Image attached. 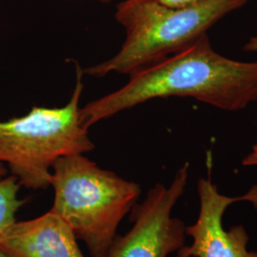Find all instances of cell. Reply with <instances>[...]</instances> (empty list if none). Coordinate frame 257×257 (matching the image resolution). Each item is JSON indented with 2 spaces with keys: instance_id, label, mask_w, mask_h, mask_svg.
Returning <instances> with one entry per match:
<instances>
[{
  "instance_id": "cell-1",
  "label": "cell",
  "mask_w": 257,
  "mask_h": 257,
  "mask_svg": "<svg viewBox=\"0 0 257 257\" xmlns=\"http://www.w3.org/2000/svg\"><path fill=\"white\" fill-rule=\"evenodd\" d=\"M128 76L118 90L80 108L86 128L155 98L193 97L228 111L244 110L257 101V61H237L218 54L207 34Z\"/></svg>"
},
{
  "instance_id": "cell-2",
  "label": "cell",
  "mask_w": 257,
  "mask_h": 257,
  "mask_svg": "<svg viewBox=\"0 0 257 257\" xmlns=\"http://www.w3.org/2000/svg\"><path fill=\"white\" fill-rule=\"evenodd\" d=\"M245 0H201L182 8H171L147 0H124L116 6L115 19L125 31L120 50L84 74L103 77L134 74L186 49Z\"/></svg>"
},
{
  "instance_id": "cell-3",
  "label": "cell",
  "mask_w": 257,
  "mask_h": 257,
  "mask_svg": "<svg viewBox=\"0 0 257 257\" xmlns=\"http://www.w3.org/2000/svg\"><path fill=\"white\" fill-rule=\"evenodd\" d=\"M51 187L58 214L92 257H107L121 221L141 193L136 182L104 170L84 155L60 157L52 168Z\"/></svg>"
},
{
  "instance_id": "cell-4",
  "label": "cell",
  "mask_w": 257,
  "mask_h": 257,
  "mask_svg": "<svg viewBox=\"0 0 257 257\" xmlns=\"http://www.w3.org/2000/svg\"><path fill=\"white\" fill-rule=\"evenodd\" d=\"M83 70L76 65V82L63 107L34 106L27 114L0 120V164L21 187L38 191L51 184L52 168L63 156L92 152L94 144L80 119Z\"/></svg>"
},
{
  "instance_id": "cell-5",
  "label": "cell",
  "mask_w": 257,
  "mask_h": 257,
  "mask_svg": "<svg viewBox=\"0 0 257 257\" xmlns=\"http://www.w3.org/2000/svg\"><path fill=\"white\" fill-rule=\"evenodd\" d=\"M189 168L185 163L169 187L156 184L143 202L134 206L132 229L116 235L107 257H167L183 247L186 227L172 211L185 191Z\"/></svg>"
},
{
  "instance_id": "cell-6",
  "label": "cell",
  "mask_w": 257,
  "mask_h": 257,
  "mask_svg": "<svg viewBox=\"0 0 257 257\" xmlns=\"http://www.w3.org/2000/svg\"><path fill=\"white\" fill-rule=\"evenodd\" d=\"M200 212L197 221L186 227V234L193 237L191 246H183L177 257H257L255 251L247 249L248 236L243 226L225 230L222 217L232 203L248 201L257 207V186L238 197H228L218 193L211 176L198 181Z\"/></svg>"
},
{
  "instance_id": "cell-7",
  "label": "cell",
  "mask_w": 257,
  "mask_h": 257,
  "mask_svg": "<svg viewBox=\"0 0 257 257\" xmlns=\"http://www.w3.org/2000/svg\"><path fill=\"white\" fill-rule=\"evenodd\" d=\"M77 240L50 210L36 218L16 221L0 238V250L8 257H85Z\"/></svg>"
},
{
  "instance_id": "cell-8",
  "label": "cell",
  "mask_w": 257,
  "mask_h": 257,
  "mask_svg": "<svg viewBox=\"0 0 257 257\" xmlns=\"http://www.w3.org/2000/svg\"><path fill=\"white\" fill-rule=\"evenodd\" d=\"M20 188L14 175L0 178V238L17 221V213L28 201L19 197Z\"/></svg>"
},
{
  "instance_id": "cell-9",
  "label": "cell",
  "mask_w": 257,
  "mask_h": 257,
  "mask_svg": "<svg viewBox=\"0 0 257 257\" xmlns=\"http://www.w3.org/2000/svg\"><path fill=\"white\" fill-rule=\"evenodd\" d=\"M159 3L161 5H165L171 8H182L186 6H190L196 2H199L201 0H147Z\"/></svg>"
},
{
  "instance_id": "cell-10",
  "label": "cell",
  "mask_w": 257,
  "mask_h": 257,
  "mask_svg": "<svg viewBox=\"0 0 257 257\" xmlns=\"http://www.w3.org/2000/svg\"><path fill=\"white\" fill-rule=\"evenodd\" d=\"M243 166H257V143L251 149V152L242 160Z\"/></svg>"
},
{
  "instance_id": "cell-11",
  "label": "cell",
  "mask_w": 257,
  "mask_h": 257,
  "mask_svg": "<svg viewBox=\"0 0 257 257\" xmlns=\"http://www.w3.org/2000/svg\"><path fill=\"white\" fill-rule=\"evenodd\" d=\"M244 50L246 52L257 53V36L249 38L247 44L244 46Z\"/></svg>"
},
{
  "instance_id": "cell-12",
  "label": "cell",
  "mask_w": 257,
  "mask_h": 257,
  "mask_svg": "<svg viewBox=\"0 0 257 257\" xmlns=\"http://www.w3.org/2000/svg\"><path fill=\"white\" fill-rule=\"evenodd\" d=\"M7 174H8V169L3 164H0V178L5 177Z\"/></svg>"
},
{
  "instance_id": "cell-13",
  "label": "cell",
  "mask_w": 257,
  "mask_h": 257,
  "mask_svg": "<svg viewBox=\"0 0 257 257\" xmlns=\"http://www.w3.org/2000/svg\"><path fill=\"white\" fill-rule=\"evenodd\" d=\"M68 1H70V0H68ZM92 1H96V2H99V3H103V4H108V3H110V2H111L112 0H92Z\"/></svg>"
},
{
  "instance_id": "cell-14",
  "label": "cell",
  "mask_w": 257,
  "mask_h": 257,
  "mask_svg": "<svg viewBox=\"0 0 257 257\" xmlns=\"http://www.w3.org/2000/svg\"><path fill=\"white\" fill-rule=\"evenodd\" d=\"M0 257H8V256H6V255H5V254H4V253H3V252H2V251H1V250H0Z\"/></svg>"
},
{
  "instance_id": "cell-15",
  "label": "cell",
  "mask_w": 257,
  "mask_h": 257,
  "mask_svg": "<svg viewBox=\"0 0 257 257\" xmlns=\"http://www.w3.org/2000/svg\"><path fill=\"white\" fill-rule=\"evenodd\" d=\"M245 1H248V0H245Z\"/></svg>"
}]
</instances>
